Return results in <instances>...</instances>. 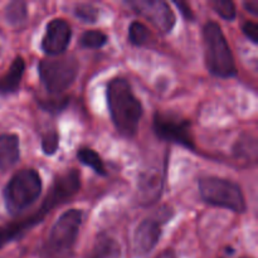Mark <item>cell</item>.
<instances>
[{
	"label": "cell",
	"instance_id": "7a4b0ae2",
	"mask_svg": "<svg viewBox=\"0 0 258 258\" xmlns=\"http://www.w3.org/2000/svg\"><path fill=\"white\" fill-rule=\"evenodd\" d=\"M107 106L116 130L125 138H133L138 133L143 117V105L134 95L130 82L123 77H115L108 82Z\"/></svg>",
	"mask_w": 258,
	"mask_h": 258
},
{
	"label": "cell",
	"instance_id": "e0dca14e",
	"mask_svg": "<svg viewBox=\"0 0 258 258\" xmlns=\"http://www.w3.org/2000/svg\"><path fill=\"white\" fill-rule=\"evenodd\" d=\"M77 158L83 165L92 169L96 174H98V175H106V169L105 165H103L102 159L100 158V155L95 150H92L90 148H81L77 151Z\"/></svg>",
	"mask_w": 258,
	"mask_h": 258
},
{
	"label": "cell",
	"instance_id": "603a6c76",
	"mask_svg": "<svg viewBox=\"0 0 258 258\" xmlns=\"http://www.w3.org/2000/svg\"><path fill=\"white\" fill-rule=\"evenodd\" d=\"M39 105L43 110L48 111L50 113H59L62 112L68 105V97H55L50 100L39 101Z\"/></svg>",
	"mask_w": 258,
	"mask_h": 258
},
{
	"label": "cell",
	"instance_id": "ac0fdd59",
	"mask_svg": "<svg viewBox=\"0 0 258 258\" xmlns=\"http://www.w3.org/2000/svg\"><path fill=\"white\" fill-rule=\"evenodd\" d=\"M128 40L131 44L138 47L145 45L150 40V32L143 23L133 22L128 27Z\"/></svg>",
	"mask_w": 258,
	"mask_h": 258
},
{
	"label": "cell",
	"instance_id": "277c9868",
	"mask_svg": "<svg viewBox=\"0 0 258 258\" xmlns=\"http://www.w3.org/2000/svg\"><path fill=\"white\" fill-rule=\"evenodd\" d=\"M83 221V212L70 209L53 224L42 251V258H70Z\"/></svg>",
	"mask_w": 258,
	"mask_h": 258
},
{
	"label": "cell",
	"instance_id": "9c48e42d",
	"mask_svg": "<svg viewBox=\"0 0 258 258\" xmlns=\"http://www.w3.org/2000/svg\"><path fill=\"white\" fill-rule=\"evenodd\" d=\"M174 211L169 206L161 207L158 213L144 219L136 228L134 236V253L138 257H144L150 253L158 244L161 237L163 224L170 221Z\"/></svg>",
	"mask_w": 258,
	"mask_h": 258
},
{
	"label": "cell",
	"instance_id": "cb8c5ba5",
	"mask_svg": "<svg viewBox=\"0 0 258 258\" xmlns=\"http://www.w3.org/2000/svg\"><path fill=\"white\" fill-rule=\"evenodd\" d=\"M243 34L251 40L252 43L257 44L258 43V25L256 22H246L243 24Z\"/></svg>",
	"mask_w": 258,
	"mask_h": 258
},
{
	"label": "cell",
	"instance_id": "30bf717a",
	"mask_svg": "<svg viewBox=\"0 0 258 258\" xmlns=\"http://www.w3.org/2000/svg\"><path fill=\"white\" fill-rule=\"evenodd\" d=\"M128 5L163 33H170L175 25V14L163 0H134Z\"/></svg>",
	"mask_w": 258,
	"mask_h": 258
},
{
	"label": "cell",
	"instance_id": "ffe728a7",
	"mask_svg": "<svg viewBox=\"0 0 258 258\" xmlns=\"http://www.w3.org/2000/svg\"><path fill=\"white\" fill-rule=\"evenodd\" d=\"M211 5L214 12L223 19L231 22L236 18V7H234V3L231 2V0H213V2H211Z\"/></svg>",
	"mask_w": 258,
	"mask_h": 258
},
{
	"label": "cell",
	"instance_id": "7402d4cb",
	"mask_svg": "<svg viewBox=\"0 0 258 258\" xmlns=\"http://www.w3.org/2000/svg\"><path fill=\"white\" fill-rule=\"evenodd\" d=\"M59 145V136L54 130L47 131L42 138V150L45 155H53Z\"/></svg>",
	"mask_w": 258,
	"mask_h": 258
},
{
	"label": "cell",
	"instance_id": "8992f818",
	"mask_svg": "<svg viewBox=\"0 0 258 258\" xmlns=\"http://www.w3.org/2000/svg\"><path fill=\"white\" fill-rule=\"evenodd\" d=\"M199 191L206 203L229 209L234 213H244L246 201L241 188L236 183L217 176L199 179Z\"/></svg>",
	"mask_w": 258,
	"mask_h": 258
},
{
	"label": "cell",
	"instance_id": "4fadbf2b",
	"mask_svg": "<svg viewBox=\"0 0 258 258\" xmlns=\"http://www.w3.org/2000/svg\"><path fill=\"white\" fill-rule=\"evenodd\" d=\"M19 138L15 134L0 135V171L9 170L19 160Z\"/></svg>",
	"mask_w": 258,
	"mask_h": 258
},
{
	"label": "cell",
	"instance_id": "4316f807",
	"mask_svg": "<svg viewBox=\"0 0 258 258\" xmlns=\"http://www.w3.org/2000/svg\"><path fill=\"white\" fill-rule=\"evenodd\" d=\"M156 258H176V254L173 249H165V251L161 252Z\"/></svg>",
	"mask_w": 258,
	"mask_h": 258
},
{
	"label": "cell",
	"instance_id": "9a60e30c",
	"mask_svg": "<svg viewBox=\"0 0 258 258\" xmlns=\"http://www.w3.org/2000/svg\"><path fill=\"white\" fill-rule=\"evenodd\" d=\"M86 258H122V253L115 238L102 234L98 237Z\"/></svg>",
	"mask_w": 258,
	"mask_h": 258
},
{
	"label": "cell",
	"instance_id": "d4e9b609",
	"mask_svg": "<svg viewBox=\"0 0 258 258\" xmlns=\"http://www.w3.org/2000/svg\"><path fill=\"white\" fill-rule=\"evenodd\" d=\"M174 4L178 7V9L180 10L181 15H183V17L185 18L186 20H190V22H191V20L194 19V14H193V12H191V9H190V7H189L188 3H185V2H174Z\"/></svg>",
	"mask_w": 258,
	"mask_h": 258
},
{
	"label": "cell",
	"instance_id": "3957f363",
	"mask_svg": "<svg viewBox=\"0 0 258 258\" xmlns=\"http://www.w3.org/2000/svg\"><path fill=\"white\" fill-rule=\"evenodd\" d=\"M206 64L209 72L219 78H231L237 75V67L228 42L218 23L208 22L203 30Z\"/></svg>",
	"mask_w": 258,
	"mask_h": 258
},
{
	"label": "cell",
	"instance_id": "8fae6325",
	"mask_svg": "<svg viewBox=\"0 0 258 258\" xmlns=\"http://www.w3.org/2000/svg\"><path fill=\"white\" fill-rule=\"evenodd\" d=\"M72 38L71 25L63 19H53L45 27L42 49L47 55H59L67 50Z\"/></svg>",
	"mask_w": 258,
	"mask_h": 258
},
{
	"label": "cell",
	"instance_id": "7c38bea8",
	"mask_svg": "<svg viewBox=\"0 0 258 258\" xmlns=\"http://www.w3.org/2000/svg\"><path fill=\"white\" fill-rule=\"evenodd\" d=\"M166 175V161L158 168L146 169L139 178V198L144 206L155 203L161 196Z\"/></svg>",
	"mask_w": 258,
	"mask_h": 258
},
{
	"label": "cell",
	"instance_id": "484cf974",
	"mask_svg": "<svg viewBox=\"0 0 258 258\" xmlns=\"http://www.w3.org/2000/svg\"><path fill=\"white\" fill-rule=\"evenodd\" d=\"M243 5L247 12L253 15H258V0H248V2H244Z\"/></svg>",
	"mask_w": 258,
	"mask_h": 258
},
{
	"label": "cell",
	"instance_id": "83f0119b",
	"mask_svg": "<svg viewBox=\"0 0 258 258\" xmlns=\"http://www.w3.org/2000/svg\"><path fill=\"white\" fill-rule=\"evenodd\" d=\"M244 258H247V257H244Z\"/></svg>",
	"mask_w": 258,
	"mask_h": 258
},
{
	"label": "cell",
	"instance_id": "2e32d148",
	"mask_svg": "<svg viewBox=\"0 0 258 258\" xmlns=\"http://www.w3.org/2000/svg\"><path fill=\"white\" fill-rule=\"evenodd\" d=\"M5 18L8 23L15 28H19L25 24L28 18V5L25 2H12L5 8Z\"/></svg>",
	"mask_w": 258,
	"mask_h": 258
},
{
	"label": "cell",
	"instance_id": "ba28073f",
	"mask_svg": "<svg viewBox=\"0 0 258 258\" xmlns=\"http://www.w3.org/2000/svg\"><path fill=\"white\" fill-rule=\"evenodd\" d=\"M154 131L161 140L178 144L189 150H196L190 121L169 112H155Z\"/></svg>",
	"mask_w": 258,
	"mask_h": 258
},
{
	"label": "cell",
	"instance_id": "5b68a950",
	"mask_svg": "<svg viewBox=\"0 0 258 258\" xmlns=\"http://www.w3.org/2000/svg\"><path fill=\"white\" fill-rule=\"evenodd\" d=\"M42 193V179L33 169L20 170L13 176L4 189V202L12 216L29 208Z\"/></svg>",
	"mask_w": 258,
	"mask_h": 258
},
{
	"label": "cell",
	"instance_id": "5bb4252c",
	"mask_svg": "<svg viewBox=\"0 0 258 258\" xmlns=\"http://www.w3.org/2000/svg\"><path fill=\"white\" fill-rule=\"evenodd\" d=\"M25 71V62L20 55H18L13 63L10 64L9 70L4 76L0 78V95L8 96L15 93L19 88L22 82L23 75Z\"/></svg>",
	"mask_w": 258,
	"mask_h": 258
},
{
	"label": "cell",
	"instance_id": "52a82bcc",
	"mask_svg": "<svg viewBox=\"0 0 258 258\" xmlns=\"http://www.w3.org/2000/svg\"><path fill=\"white\" fill-rule=\"evenodd\" d=\"M43 86L50 95H59L68 90L78 75V60L75 57L43 59L38 66Z\"/></svg>",
	"mask_w": 258,
	"mask_h": 258
},
{
	"label": "cell",
	"instance_id": "44dd1931",
	"mask_svg": "<svg viewBox=\"0 0 258 258\" xmlns=\"http://www.w3.org/2000/svg\"><path fill=\"white\" fill-rule=\"evenodd\" d=\"M75 15L82 22L95 23L98 19V9L90 4H80L76 7Z\"/></svg>",
	"mask_w": 258,
	"mask_h": 258
},
{
	"label": "cell",
	"instance_id": "6da1fadb",
	"mask_svg": "<svg viewBox=\"0 0 258 258\" xmlns=\"http://www.w3.org/2000/svg\"><path fill=\"white\" fill-rule=\"evenodd\" d=\"M80 188V171L76 170V169H71V170H66L64 173L59 174L53 181L52 186H50L47 197L43 201L40 208L35 211L34 214L0 227V248H3L8 243L15 241V239H19L33 227L42 223L43 219L53 209L68 202L71 198H73L78 193Z\"/></svg>",
	"mask_w": 258,
	"mask_h": 258
},
{
	"label": "cell",
	"instance_id": "d6986e66",
	"mask_svg": "<svg viewBox=\"0 0 258 258\" xmlns=\"http://www.w3.org/2000/svg\"><path fill=\"white\" fill-rule=\"evenodd\" d=\"M107 43V35L101 30H87L81 37V44L85 48L90 49H97V48L103 47Z\"/></svg>",
	"mask_w": 258,
	"mask_h": 258
}]
</instances>
